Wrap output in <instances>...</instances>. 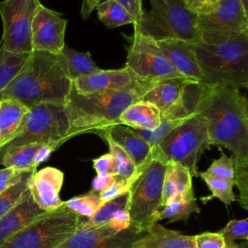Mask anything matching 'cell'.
<instances>
[{"label": "cell", "mask_w": 248, "mask_h": 248, "mask_svg": "<svg viewBox=\"0 0 248 248\" xmlns=\"http://www.w3.org/2000/svg\"><path fill=\"white\" fill-rule=\"evenodd\" d=\"M162 113L152 104L138 101L130 105L120 115L119 124L135 130L153 131L161 123Z\"/></svg>", "instance_id": "obj_23"}, {"label": "cell", "mask_w": 248, "mask_h": 248, "mask_svg": "<svg viewBox=\"0 0 248 248\" xmlns=\"http://www.w3.org/2000/svg\"><path fill=\"white\" fill-rule=\"evenodd\" d=\"M204 172L211 175L233 180V176H234L233 158L232 156H228L224 152H221V156L218 159H215Z\"/></svg>", "instance_id": "obj_36"}, {"label": "cell", "mask_w": 248, "mask_h": 248, "mask_svg": "<svg viewBox=\"0 0 248 248\" xmlns=\"http://www.w3.org/2000/svg\"><path fill=\"white\" fill-rule=\"evenodd\" d=\"M195 248H225L227 242L219 232H202L194 235Z\"/></svg>", "instance_id": "obj_38"}, {"label": "cell", "mask_w": 248, "mask_h": 248, "mask_svg": "<svg viewBox=\"0 0 248 248\" xmlns=\"http://www.w3.org/2000/svg\"><path fill=\"white\" fill-rule=\"evenodd\" d=\"M221 235L226 242H234L235 240H247L248 239V219L231 220L221 231Z\"/></svg>", "instance_id": "obj_35"}, {"label": "cell", "mask_w": 248, "mask_h": 248, "mask_svg": "<svg viewBox=\"0 0 248 248\" xmlns=\"http://www.w3.org/2000/svg\"><path fill=\"white\" fill-rule=\"evenodd\" d=\"M61 54L65 59L68 74L72 80L83 76L94 74L101 70V68H99L93 61L89 51L80 52L65 45Z\"/></svg>", "instance_id": "obj_27"}, {"label": "cell", "mask_w": 248, "mask_h": 248, "mask_svg": "<svg viewBox=\"0 0 248 248\" xmlns=\"http://www.w3.org/2000/svg\"><path fill=\"white\" fill-rule=\"evenodd\" d=\"M95 10L100 21L107 28H115L130 23L135 24V20L128 11L114 0H104L96 6Z\"/></svg>", "instance_id": "obj_28"}, {"label": "cell", "mask_w": 248, "mask_h": 248, "mask_svg": "<svg viewBox=\"0 0 248 248\" xmlns=\"http://www.w3.org/2000/svg\"><path fill=\"white\" fill-rule=\"evenodd\" d=\"M63 182L62 170L46 167L34 172L29 181L28 190L37 205L44 211L49 212L64 204L59 197Z\"/></svg>", "instance_id": "obj_16"}, {"label": "cell", "mask_w": 248, "mask_h": 248, "mask_svg": "<svg viewBox=\"0 0 248 248\" xmlns=\"http://www.w3.org/2000/svg\"><path fill=\"white\" fill-rule=\"evenodd\" d=\"M68 20L60 13L38 6L31 23L32 50L61 54L65 46V30Z\"/></svg>", "instance_id": "obj_13"}, {"label": "cell", "mask_w": 248, "mask_h": 248, "mask_svg": "<svg viewBox=\"0 0 248 248\" xmlns=\"http://www.w3.org/2000/svg\"><path fill=\"white\" fill-rule=\"evenodd\" d=\"M93 168L97 174H109L117 175L119 170V164L117 159L111 154L107 153L98 158L93 159Z\"/></svg>", "instance_id": "obj_37"}, {"label": "cell", "mask_w": 248, "mask_h": 248, "mask_svg": "<svg viewBox=\"0 0 248 248\" xmlns=\"http://www.w3.org/2000/svg\"><path fill=\"white\" fill-rule=\"evenodd\" d=\"M123 6L133 16L135 24H138L142 15V0H114Z\"/></svg>", "instance_id": "obj_43"}, {"label": "cell", "mask_w": 248, "mask_h": 248, "mask_svg": "<svg viewBox=\"0 0 248 248\" xmlns=\"http://www.w3.org/2000/svg\"><path fill=\"white\" fill-rule=\"evenodd\" d=\"M154 82H148L135 89L89 94H79L72 88L65 103L70 122L69 139L82 133H96L119 124L122 112L130 105L140 101Z\"/></svg>", "instance_id": "obj_3"}, {"label": "cell", "mask_w": 248, "mask_h": 248, "mask_svg": "<svg viewBox=\"0 0 248 248\" xmlns=\"http://www.w3.org/2000/svg\"><path fill=\"white\" fill-rule=\"evenodd\" d=\"M202 83L248 86V33L214 43H195Z\"/></svg>", "instance_id": "obj_4"}, {"label": "cell", "mask_w": 248, "mask_h": 248, "mask_svg": "<svg viewBox=\"0 0 248 248\" xmlns=\"http://www.w3.org/2000/svg\"><path fill=\"white\" fill-rule=\"evenodd\" d=\"M195 81L197 80L188 78H170L157 80L142 96L141 101L154 105L163 114L183 100L187 86Z\"/></svg>", "instance_id": "obj_21"}, {"label": "cell", "mask_w": 248, "mask_h": 248, "mask_svg": "<svg viewBox=\"0 0 248 248\" xmlns=\"http://www.w3.org/2000/svg\"><path fill=\"white\" fill-rule=\"evenodd\" d=\"M167 164L152 158L132 180L128 193L127 210L130 227L145 232L157 220L162 206L163 183Z\"/></svg>", "instance_id": "obj_6"}, {"label": "cell", "mask_w": 248, "mask_h": 248, "mask_svg": "<svg viewBox=\"0 0 248 248\" xmlns=\"http://www.w3.org/2000/svg\"><path fill=\"white\" fill-rule=\"evenodd\" d=\"M192 178L188 169L178 163L168 162L163 183L162 205L175 194L193 187Z\"/></svg>", "instance_id": "obj_26"}, {"label": "cell", "mask_w": 248, "mask_h": 248, "mask_svg": "<svg viewBox=\"0 0 248 248\" xmlns=\"http://www.w3.org/2000/svg\"><path fill=\"white\" fill-rule=\"evenodd\" d=\"M208 134L204 119L191 115L152 149V158L166 164L175 162L189 170L193 177L199 176L198 161L204 149L208 148Z\"/></svg>", "instance_id": "obj_7"}, {"label": "cell", "mask_w": 248, "mask_h": 248, "mask_svg": "<svg viewBox=\"0 0 248 248\" xmlns=\"http://www.w3.org/2000/svg\"><path fill=\"white\" fill-rule=\"evenodd\" d=\"M132 248H195L194 235L182 234L155 222Z\"/></svg>", "instance_id": "obj_22"}, {"label": "cell", "mask_w": 248, "mask_h": 248, "mask_svg": "<svg viewBox=\"0 0 248 248\" xmlns=\"http://www.w3.org/2000/svg\"><path fill=\"white\" fill-rule=\"evenodd\" d=\"M199 176L206 183L208 189L211 191V196L202 199L204 203L212 198L219 199L223 203L227 205L232 203L235 201V195L233 193V180L211 175L204 171L199 173Z\"/></svg>", "instance_id": "obj_32"}, {"label": "cell", "mask_w": 248, "mask_h": 248, "mask_svg": "<svg viewBox=\"0 0 248 248\" xmlns=\"http://www.w3.org/2000/svg\"><path fill=\"white\" fill-rule=\"evenodd\" d=\"M103 203L99 194L91 190L86 194L71 198L64 202L66 207L83 218H90L93 216Z\"/></svg>", "instance_id": "obj_33"}, {"label": "cell", "mask_w": 248, "mask_h": 248, "mask_svg": "<svg viewBox=\"0 0 248 248\" xmlns=\"http://www.w3.org/2000/svg\"><path fill=\"white\" fill-rule=\"evenodd\" d=\"M95 134L99 135L100 137H102L106 140V142L108 143V148H109V153H111L117 159L118 164H119V170H118L117 176L122 177V178L132 182V180L134 179V177L136 175L137 169H136L133 161L131 160V158L104 131L100 130V131L96 132Z\"/></svg>", "instance_id": "obj_34"}, {"label": "cell", "mask_w": 248, "mask_h": 248, "mask_svg": "<svg viewBox=\"0 0 248 248\" xmlns=\"http://www.w3.org/2000/svg\"><path fill=\"white\" fill-rule=\"evenodd\" d=\"M129 40L125 67L139 78L157 81L170 78H185L174 68L155 40L136 30Z\"/></svg>", "instance_id": "obj_10"}, {"label": "cell", "mask_w": 248, "mask_h": 248, "mask_svg": "<svg viewBox=\"0 0 248 248\" xmlns=\"http://www.w3.org/2000/svg\"><path fill=\"white\" fill-rule=\"evenodd\" d=\"M24 171V170H23ZM23 171L16 170L13 168H3L0 170V195L5 192L10 186L15 184Z\"/></svg>", "instance_id": "obj_41"}, {"label": "cell", "mask_w": 248, "mask_h": 248, "mask_svg": "<svg viewBox=\"0 0 248 248\" xmlns=\"http://www.w3.org/2000/svg\"><path fill=\"white\" fill-rule=\"evenodd\" d=\"M117 180V175H109V174H97L96 177L92 181L91 191L96 193H101L111 185H113Z\"/></svg>", "instance_id": "obj_42"}, {"label": "cell", "mask_w": 248, "mask_h": 248, "mask_svg": "<svg viewBox=\"0 0 248 248\" xmlns=\"http://www.w3.org/2000/svg\"><path fill=\"white\" fill-rule=\"evenodd\" d=\"M29 53L9 52L0 47V92L16 77L27 61Z\"/></svg>", "instance_id": "obj_29"}, {"label": "cell", "mask_w": 248, "mask_h": 248, "mask_svg": "<svg viewBox=\"0 0 248 248\" xmlns=\"http://www.w3.org/2000/svg\"><path fill=\"white\" fill-rule=\"evenodd\" d=\"M201 211L197 204L193 187L175 194L169 199L161 207L157 214V220L167 219L170 222L186 221L192 213Z\"/></svg>", "instance_id": "obj_24"}, {"label": "cell", "mask_w": 248, "mask_h": 248, "mask_svg": "<svg viewBox=\"0 0 248 248\" xmlns=\"http://www.w3.org/2000/svg\"><path fill=\"white\" fill-rule=\"evenodd\" d=\"M70 122L63 104L42 103L28 108L15 137L0 150L26 144L46 143L56 149L69 140Z\"/></svg>", "instance_id": "obj_8"}, {"label": "cell", "mask_w": 248, "mask_h": 248, "mask_svg": "<svg viewBox=\"0 0 248 248\" xmlns=\"http://www.w3.org/2000/svg\"><path fill=\"white\" fill-rule=\"evenodd\" d=\"M194 114L204 119L209 145L230 150L234 169H248V105L240 90L199 82Z\"/></svg>", "instance_id": "obj_1"}, {"label": "cell", "mask_w": 248, "mask_h": 248, "mask_svg": "<svg viewBox=\"0 0 248 248\" xmlns=\"http://www.w3.org/2000/svg\"><path fill=\"white\" fill-rule=\"evenodd\" d=\"M225 248H230V247H229V246H228V245H227V246H226V247H225Z\"/></svg>", "instance_id": "obj_45"}, {"label": "cell", "mask_w": 248, "mask_h": 248, "mask_svg": "<svg viewBox=\"0 0 248 248\" xmlns=\"http://www.w3.org/2000/svg\"><path fill=\"white\" fill-rule=\"evenodd\" d=\"M130 184H131L130 181L117 176L116 182L113 185H111L109 188H108L107 190L99 193V196H100L101 200L103 201V202H109V201L123 195L124 193L128 192Z\"/></svg>", "instance_id": "obj_40"}, {"label": "cell", "mask_w": 248, "mask_h": 248, "mask_svg": "<svg viewBox=\"0 0 248 248\" xmlns=\"http://www.w3.org/2000/svg\"><path fill=\"white\" fill-rule=\"evenodd\" d=\"M36 170L37 169L24 170L19 180L0 195V218L10 212L20 202L23 195L28 190L29 181Z\"/></svg>", "instance_id": "obj_30"}, {"label": "cell", "mask_w": 248, "mask_h": 248, "mask_svg": "<svg viewBox=\"0 0 248 248\" xmlns=\"http://www.w3.org/2000/svg\"><path fill=\"white\" fill-rule=\"evenodd\" d=\"M143 233L133 227L120 232L108 226L78 227L75 233L57 248H132Z\"/></svg>", "instance_id": "obj_14"}, {"label": "cell", "mask_w": 248, "mask_h": 248, "mask_svg": "<svg viewBox=\"0 0 248 248\" xmlns=\"http://www.w3.org/2000/svg\"><path fill=\"white\" fill-rule=\"evenodd\" d=\"M72 88L62 54L32 50L16 77L0 92V100L13 98L27 108L42 103L65 105Z\"/></svg>", "instance_id": "obj_2"}, {"label": "cell", "mask_w": 248, "mask_h": 248, "mask_svg": "<svg viewBox=\"0 0 248 248\" xmlns=\"http://www.w3.org/2000/svg\"><path fill=\"white\" fill-rule=\"evenodd\" d=\"M102 1L104 0H82V6L80 11L82 18L86 19L91 15L93 10H95L96 6Z\"/></svg>", "instance_id": "obj_44"}, {"label": "cell", "mask_w": 248, "mask_h": 248, "mask_svg": "<svg viewBox=\"0 0 248 248\" xmlns=\"http://www.w3.org/2000/svg\"><path fill=\"white\" fill-rule=\"evenodd\" d=\"M82 220L63 204L31 222L0 248H57L75 233Z\"/></svg>", "instance_id": "obj_9"}, {"label": "cell", "mask_w": 248, "mask_h": 248, "mask_svg": "<svg viewBox=\"0 0 248 248\" xmlns=\"http://www.w3.org/2000/svg\"><path fill=\"white\" fill-rule=\"evenodd\" d=\"M198 28L203 43L248 33V9L240 0H224L212 13L198 16Z\"/></svg>", "instance_id": "obj_12"}, {"label": "cell", "mask_w": 248, "mask_h": 248, "mask_svg": "<svg viewBox=\"0 0 248 248\" xmlns=\"http://www.w3.org/2000/svg\"><path fill=\"white\" fill-rule=\"evenodd\" d=\"M102 131L108 134V137L127 153L133 161L137 172L152 159V149L150 145L134 129L122 124H114L102 129Z\"/></svg>", "instance_id": "obj_19"}, {"label": "cell", "mask_w": 248, "mask_h": 248, "mask_svg": "<svg viewBox=\"0 0 248 248\" xmlns=\"http://www.w3.org/2000/svg\"><path fill=\"white\" fill-rule=\"evenodd\" d=\"M129 199V193L126 192L123 195L104 202L101 207L90 218H83L78 227L80 228H97L107 226L114 213L121 208L127 207Z\"/></svg>", "instance_id": "obj_31"}, {"label": "cell", "mask_w": 248, "mask_h": 248, "mask_svg": "<svg viewBox=\"0 0 248 248\" xmlns=\"http://www.w3.org/2000/svg\"><path fill=\"white\" fill-rule=\"evenodd\" d=\"M157 43L168 59L183 77L200 82L202 81L203 77L198 63L195 43L180 39H165Z\"/></svg>", "instance_id": "obj_17"}, {"label": "cell", "mask_w": 248, "mask_h": 248, "mask_svg": "<svg viewBox=\"0 0 248 248\" xmlns=\"http://www.w3.org/2000/svg\"><path fill=\"white\" fill-rule=\"evenodd\" d=\"M45 213L46 211L37 205L27 190L16 206L0 218V247Z\"/></svg>", "instance_id": "obj_20"}, {"label": "cell", "mask_w": 248, "mask_h": 248, "mask_svg": "<svg viewBox=\"0 0 248 248\" xmlns=\"http://www.w3.org/2000/svg\"><path fill=\"white\" fill-rule=\"evenodd\" d=\"M151 82L139 78L130 69L103 70L83 76L73 80V88L79 94H89L103 91L129 90L139 88Z\"/></svg>", "instance_id": "obj_15"}, {"label": "cell", "mask_w": 248, "mask_h": 248, "mask_svg": "<svg viewBox=\"0 0 248 248\" xmlns=\"http://www.w3.org/2000/svg\"><path fill=\"white\" fill-rule=\"evenodd\" d=\"M150 9L142 11L140 20L134 30L156 42L165 39H180L192 43L201 41L198 15L183 0H148Z\"/></svg>", "instance_id": "obj_5"}, {"label": "cell", "mask_w": 248, "mask_h": 248, "mask_svg": "<svg viewBox=\"0 0 248 248\" xmlns=\"http://www.w3.org/2000/svg\"><path fill=\"white\" fill-rule=\"evenodd\" d=\"M40 0L0 1L3 32L0 47L9 52L30 53L31 23Z\"/></svg>", "instance_id": "obj_11"}, {"label": "cell", "mask_w": 248, "mask_h": 248, "mask_svg": "<svg viewBox=\"0 0 248 248\" xmlns=\"http://www.w3.org/2000/svg\"><path fill=\"white\" fill-rule=\"evenodd\" d=\"M0 148H1V141H0Z\"/></svg>", "instance_id": "obj_46"}, {"label": "cell", "mask_w": 248, "mask_h": 248, "mask_svg": "<svg viewBox=\"0 0 248 248\" xmlns=\"http://www.w3.org/2000/svg\"><path fill=\"white\" fill-rule=\"evenodd\" d=\"M28 108L21 102L13 98L0 100L1 148L15 137Z\"/></svg>", "instance_id": "obj_25"}, {"label": "cell", "mask_w": 248, "mask_h": 248, "mask_svg": "<svg viewBox=\"0 0 248 248\" xmlns=\"http://www.w3.org/2000/svg\"><path fill=\"white\" fill-rule=\"evenodd\" d=\"M185 5L196 15L204 16L212 13L224 0H183Z\"/></svg>", "instance_id": "obj_39"}, {"label": "cell", "mask_w": 248, "mask_h": 248, "mask_svg": "<svg viewBox=\"0 0 248 248\" xmlns=\"http://www.w3.org/2000/svg\"><path fill=\"white\" fill-rule=\"evenodd\" d=\"M54 150L56 148L53 145L39 142L8 147L0 150V165L20 171L37 169Z\"/></svg>", "instance_id": "obj_18"}]
</instances>
